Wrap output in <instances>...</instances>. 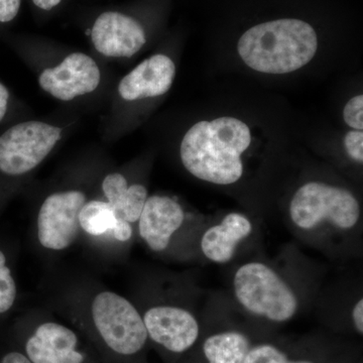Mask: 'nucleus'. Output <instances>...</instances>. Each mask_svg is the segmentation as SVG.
Wrapping results in <instances>:
<instances>
[{
	"mask_svg": "<svg viewBox=\"0 0 363 363\" xmlns=\"http://www.w3.org/2000/svg\"><path fill=\"white\" fill-rule=\"evenodd\" d=\"M318 49L314 28L296 18L267 21L241 35L238 51L252 70L266 74H286L307 65Z\"/></svg>",
	"mask_w": 363,
	"mask_h": 363,
	"instance_id": "f03ea898",
	"label": "nucleus"
},
{
	"mask_svg": "<svg viewBox=\"0 0 363 363\" xmlns=\"http://www.w3.org/2000/svg\"><path fill=\"white\" fill-rule=\"evenodd\" d=\"M245 363H314L307 360H291L272 344H259L250 348Z\"/></svg>",
	"mask_w": 363,
	"mask_h": 363,
	"instance_id": "6ab92c4d",
	"label": "nucleus"
},
{
	"mask_svg": "<svg viewBox=\"0 0 363 363\" xmlns=\"http://www.w3.org/2000/svg\"><path fill=\"white\" fill-rule=\"evenodd\" d=\"M150 340L172 353L186 352L199 338L200 326L194 315L177 306L150 308L143 316Z\"/></svg>",
	"mask_w": 363,
	"mask_h": 363,
	"instance_id": "1a4fd4ad",
	"label": "nucleus"
},
{
	"mask_svg": "<svg viewBox=\"0 0 363 363\" xmlns=\"http://www.w3.org/2000/svg\"><path fill=\"white\" fill-rule=\"evenodd\" d=\"M18 289L11 269L7 267L6 257L0 250V314L9 312L16 302Z\"/></svg>",
	"mask_w": 363,
	"mask_h": 363,
	"instance_id": "a211bd4d",
	"label": "nucleus"
},
{
	"mask_svg": "<svg viewBox=\"0 0 363 363\" xmlns=\"http://www.w3.org/2000/svg\"><path fill=\"white\" fill-rule=\"evenodd\" d=\"M61 138V128L42 123L16 124L0 136V172L21 176L33 171L49 156Z\"/></svg>",
	"mask_w": 363,
	"mask_h": 363,
	"instance_id": "423d86ee",
	"label": "nucleus"
},
{
	"mask_svg": "<svg viewBox=\"0 0 363 363\" xmlns=\"http://www.w3.org/2000/svg\"><path fill=\"white\" fill-rule=\"evenodd\" d=\"M290 217L298 228L306 231L323 223L331 224L340 230H350L359 221V203L346 189L310 182L294 194Z\"/></svg>",
	"mask_w": 363,
	"mask_h": 363,
	"instance_id": "39448f33",
	"label": "nucleus"
},
{
	"mask_svg": "<svg viewBox=\"0 0 363 363\" xmlns=\"http://www.w3.org/2000/svg\"><path fill=\"white\" fill-rule=\"evenodd\" d=\"M91 325L98 342L113 357H133L147 342V329L135 306L118 294L104 291L91 304Z\"/></svg>",
	"mask_w": 363,
	"mask_h": 363,
	"instance_id": "7ed1b4c3",
	"label": "nucleus"
},
{
	"mask_svg": "<svg viewBox=\"0 0 363 363\" xmlns=\"http://www.w3.org/2000/svg\"><path fill=\"white\" fill-rule=\"evenodd\" d=\"M236 300L250 314L283 323L295 316L298 303L290 286L271 267L259 262L242 264L233 278Z\"/></svg>",
	"mask_w": 363,
	"mask_h": 363,
	"instance_id": "20e7f679",
	"label": "nucleus"
},
{
	"mask_svg": "<svg viewBox=\"0 0 363 363\" xmlns=\"http://www.w3.org/2000/svg\"><path fill=\"white\" fill-rule=\"evenodd\" d=\"M344 147L351 160L363 162V133L362 130H351L344 138Z\"/></svg>",
	"mask_w": 363,
	"mask_h": 363,
	"instance_id": "412c9836",
	"label": "nucleus"
},
{
	"mask_svg": "<svg viewBox=\"0 0 363 363\" xmlns=\"http://www.w3.org/2000/svg\"><path fill=\"white\" fill-rule=\"evenodd\" d=\"M352 320L358 333H363V300L360 298L352 309Z\"/></svg>",
	"mask_w": 363,
	"mask_h": 363,
	"instance_id": "b1692460",
	"label": "nucleus"
},
{
	"mask_svg": "<svg viewBox=\"0 0 363 363\" xmlns=\"http://www.w3.org/2000/svg\"><path fill=\"white\" fill-rule=\"evenodd\" d=\"M86 202L84 193L77 190L50 195L38 215L40 245L51 250H64L71 247L80 233L79 214Z\"/></svg>",
	"mask_w": 363,
	"mask_h": 363,
	"instance_id": "0eeeda50",
	"label": "nucleus"
},
{
	"mask_svg": "<svg viewBox=\"0 0 363 363\" xmlns=\"http://www.w3.org/2000/svg\"><path fill=\"white\" fill-rule=\"evenodd\" d=\"M100 77L94 60L83 52H73L58 66L45 69L40 73L39 82L42 89L52 96L70 101L96 90Z\"/></svg>",
	"mask_w": 363,
	"mask_h": 363,
	"instance_id": "9d476101",
	"label": "nucleus"
},
{
	"mask_svg": "<svg viewBox=\"0 0 363 363\" xmlns=\"http://www.w3.org/2000/svg\"><path fill=\"white\" fill-rule=\"evenodd\" d=\"M343 118L345 123L355 130H363V96L351 98L344 107Z\"/></svg>",
	"mask_w": 363,
	"mask_h": 363,
	"instance_id": "aec40b11",
	"label": "nucleus"
},
{
	"mask_svg": "<svg viewBox=\"0 0 363 363\" xmlns=\"http://www.w3.org/2000/svg\"><path fill=\"white\" fill-rule=\"evenodd\" d=\"M9 93L6 86L0 83V121L4 119L7 111V105H9Z\"/></svg>",
	"mask_w": 363,
	"mask_h": 363,
	"instance_id": "a878e982",
	"label": "nucleus"
},
{
	"mask_svg": "<svg viewBox=\"0 0 363 363\" xmlns=\"http://www.w3.org/2000/svg\"><path fill=\"white\" fill-rule=\"evenodd\" d=\"M252 143L247 124L234 117L202 121L181 143L182 164L191 175L215 185H233L243 175V152Z\"/></svg>",
	"mask_w": 363,
	"mask_h": 363,
	"instance_id": "f257e3e1",
	"label": "nucleus"
},
{
	"mask_svg": "<svg viewBox=\"0 0 363 363\" xmlns=\"http://www.w3.org/2000/svg\"><path fill=\"white\" fill-rule=\"evenodd\" d=\"M102 190L107 202L121 218L130 224L138 221L149 197L145 186L140 184L130 186L125 177L112 173L105 177L102 182Z\"/></svg>",
	"mask_w": 363,
	"mask_h": 363,
	"instance_id": "2eb2a0df",
	"label": "nucleus"
},
{
	"mask_svg": "<svg viewBox=\"0 0 363 363\" xmlns=\"http://www.w3.org/2000/svg\"><path fill=\"white\" fill-rule=\"evenodd\" d=\"M250 348V339L238 331L219 332L203 343L208 363H245Z\"/></svg>",
	"mask_w": 363,
	"mask_h": 363,
	"instance_id": "f3484780",
	"label": "nucleus"
},
{
	"mask_svg": "<svg viewBox=\"0 0 363 363\" xmlns=\"http://www.w3.org/2000/svg\"><path fill=\"white\" fill-rule=\"evenodd\" d=\"M252 233V224L245 215L227 214L216 225L209 227L201 238V250L206 259L226 264L233 259L238 245Z\"/></svg>",
	"mask_w": 363,
	"mask_h": 363,
	"instance_id": "4468645a",
	"label": "nucleus"
},
{
	"mask_svg": "<svg viewBox=\"0 0 363 363\" xmlns=\"http://www.w3.org/2000/svg\"><path fill=\"white\" fill-rule=\"evenodd\" d=\"M0 363H32L25 353L21 351H11L0 360Z\"/></svg>",
	"mask_w": 363,
	"mask_h": 363,
	"instance_id": "393cba45",
	"label": "nucleus"
},
{
	"mask_svg": "<svg viewBox=\"0 0 363 363\" xmlns=\"http://www.w3.org/2000/svg\"><path fill=\"white\" fill-rule=\"evenodd\" d=\"M21 0H0V23H11L18 16Z\"/></svg>",
	"mask_w": 363,
	"mask_h": 363,
	"instance_id": "4be33fe9",
	"label": "nucleus"
},
{
	"mask_svg": "<svg viewBox=\"0 0 363 363\" xmlns=\"http://www.w3.org/2000/svg\"><path fill=\"white\" fill-rule=\"evenodd\" d=\"M65 0H32L33 6L43 13H51L63 4Z\"/></svg>",
	"mask_w": 363,
	"mask_h": 363,
	"instance_id": "5701e85b",
	"label": "nucleus"
},
{
	"mask_svg": "<svg viewBox=\"0 0 363 363\" xmlns=\"http://www.w3.org/2000/svg\"><path fill=\"white\" fill-rule=\"evenodd\" d=\"M176 76V66L166 55H154L123 78L118 92L126 101L161 96L166 94Z\"/></svg>",
	"mask_w": 363,
	"mask_h": 363,
	"instance_id": "ddd939ff",
	"label": "nucleus"
},
{
	"mask_svg": "<svg viewBox=\"0 0 363 363\" xmlns=\"http://www.w3.org/2000/svg\"><path fill=\"white\" fill-rule=\"evenodd\" d=\"M26 357L32 363H87L80 339L73 329L57 322H44L25 342Z\"/></svg>",
	"mask_w": 363,
	"mask_h": 363,
	"instance_id": "9b49d317",
	"label": "nucleus"
},
{
	"mask_svg": "<svg viewBox=\"0 0 363 363\" xmlns=\"http://www.w3.org/2000/svg\"><path fill=\"white\" fill-rule=\"evenodd\" d=\"M89 33L95 49L107 57L130 58L147 43L143 23L135 16L117 9L98 14Z\"/></svg>",
	"mask_w": 363,
	"mask_h": 363,
	"instance_id": "6e6552de",
	"label": "nucleus"
},
{
	"mask_svg": "<svg viewBox=\"0 0 363 363\" xmlns=\"http://www.w3.org/2000/svg\"><path fill=\"white\" fill-rule=\"evenodd\" d=\"M184 220L185 212L176 200L168 196H150L138 219V233L152 252H164Z\"/></svg>",
	"mask_w": 363,
	"mask_h": 363,
	"instance_id": "f8f14e48",
	"label": "nucleus"
},
{
	"mask_svg": "<svg viewBox=\"0 0 363 363\" xmlns=\"http://www.w3.org/2000/svg\"><path fill=\"white\" fill-rule=\"evenodd\" d=\"M81 229L90 235L99 236L112 231L114 238L126 242L133 236V227L124 220L107 201L86 202L79 214Z\"/></svg>",
	"mask_w": 363,
	"mask_h": 363,
	"instance_id": "dca6fc26",
	"label": "nucleus"
}]
</instances>
